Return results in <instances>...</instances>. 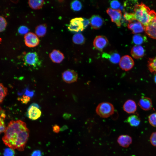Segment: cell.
I'll list each match as a JSON object with an SVG mask.
<instances>
[{
  "label": "cell",
  "mask_w": 156,
  "mask_h": 156,
  "mask_svg": "<svg viewBox=\"0 0 156 156\" xmlns=\"http://www.w3.org/2000/svg\"><path fill=\"white\" fill-rule=\"evenodd\" d=\"M29 132L24 122L20 120H11L6 127L2 140L9 148L23 151L27 141Z\"/></svg>",
  "instance_id": "obj_1"
},
{
  "label": "cell",
  "mask_w": 156,
  "mask_h": 156,
  "mask_svg": "<svg viewBox=\"0 0 156 156\" xmlns=\"http://www.w3.org/2000/svg\"><path fill=\"white\" fill-rule=\"evenodd\" d=\"M132 13L134 20L138 21L144 26L148 25L156 17V13L142 3H138Z\"/></svg>",
  "instance_id": "obj_2"
},
{
  "label": "cell",
  "mask_w": 156,
  "mask_h": 156,
  "mask_svg": "<svg viewBox=\"0 0 156 156\" xmlns=\"http://www.w3.org/2000/svg\"><path fill=\"white\" fill-rule=\"evenodd\" d=\"M97 114L103 118H107L113 114L114 108L113 105L108 102H103L99 104L96 109Z\"/></svg>",
  "instance_id": "obj_3"
},
{
  "label": "cell",
  "mask_w": 156,
  "mask_h": 156,
  "mask_svg": "<svg viewBox=\"0 0 156 156\" xmlns=\"http://www.w3.org/2000/svg\"><path fill=\"white\" fill-rule=\"evenodd\" d=\"M83 18L77 17L72 19L70 21L68 28L73 32H78L82 31L84 29L83 24Z\"/></svg>",
  "instance_id": "obj_4"
},
{
  "label": "cell",
  "mask_w": 156,
  "mask_h": 156,
  "mask_svg": "<svg viewBox=\"0 0 156 156\" xmlns=\"http://www.w3.org/2000/svg\"><path fill=\"white\" fill-rule=\"evenodd\" d=\"M24 60L26 64L34 67L40 65L41 63L38 55L35 52L27 53L24 57Z\"/></svg>",
  "instance_id": "obj_5"
},
{
  "label": "cell",
  "mask_w": 156,
  "mask_h": 156,
  "mask_svg": "<svg viewBox=\"0 0 156 156\" xmlns=\"http://www.w3.org/2000/svg\"><path fill=\"white\" fill-rule=\"evenodd\" d=\"M106 12L111 18L112 22L115 23L118 26H120L122 16L121 11L119 9L115 10L108 8Z\"/></svg>",
  "instance_id": "obj_6"
},
{
  "label": "cell",
  "mask_w": 156,
  "mask_h": 156,
  "mask_svg": "<svg viewBox=\"0 0 156 156\" xmlns=\"http://www.w3.org/2000/svg\"><path fill=\"white\" fill-rule=\"evenodd\" d=\"M119 63L120 67L125 71L131 70L134 65L133 60L129 55H125L122 56L120 59Z\"/></svg>",
  "instance_id": "obj_7"
},
{
  "label": "cell",
  "mask_w": 156,
  "mask_h": 156,
  "mask_svg": "<svg viewBox=\"0 0 156 156\" xmlns=\"http://www.w3.org/2000/svg\"><path fill=\"white\" fill-rule=\"evenodd\" d=\"M24 40L25 45L30 47L37 46L39 43V40L37 36L32 32H29L25 34Z\"/></svg>",
  "instance_id": "obj_8"
},
{
  "label": "cell",
  "mask_w": 156,
  "mask_h": 156,
  "mask_svg": "<svg viewBox=\"0 0 156 156\" xmlns=\"http://www.w3.org/2000/svg\"><path fill=\"white\" fill-rule=\"evenodd\" d=\"M62 78L66 83H71L77 81L78 78V74L73 70L68 69L62 73Z\"/></svg>",
  "instance_id": "obj_9"
},
{
  "label": "cell",
  "mask_w": 156,
  "mask_h": 156,
  "mask_svg": "<svg viewBox=\"0 0 156 156\" xmlns=\"http://www.w3.org/2000/svg\"><path fill=\"white\" fill-rule=\"evenodd\" d=\"M28 118L32 120H35L39 118L41 115V112L36 105H31L29 107L27 113Z\"/></svg>",
  "instance_id": "obj_10"
},
{
  "label": "cell",
  "mask_w": 156,
  "mask_h": 156,
  "mask_svg": "<svg viewBox=\"0 0 156 156\" xmlns=\"http://www.w3.org/2000/svg\"><path fill=\"white\" fill-rule=\"evenodd\" d=\"M108 43V40L106 37L103 36H99L94 39L93 45L95 49L101 51L107 45Z\"/></svg>",
  "instance_id": "obj_11"
},
{
  "label": "cell",
  "mask_w": 156,
  "mask_h": 156,
  "mask_svg": "<svg viewBox=\"0 0 156 156\" xmlns=\"http://www.w3.org/2000/svg\"><path fill=\"white\" fill-rule=\"evenodd\" d=\"M128 28L134 34L141 33L144 30V27L140 22L136 20L129 22Z\"/></svg>",
  "instance_id": "obj_12"
},
{
  "label": "cell",
  "mask_w": 156,
  "mask_h": 156,
  "mask_svg": "<svg viewBox=\"0 0 156 156\" xmlns=\"http://www.w3.org/2000/svg\"><path fill=\"white\" fill-rule=\"evenodd\" d=\"M144 27L147 34L150 37L156 39V21L153 20Z\"/></svg>",
  "instance_id": "obj_13"
},
{
  "label": "cell",
  "mask_w": 156,
  "mask_h": 156,
  "mask_svg": "<svg viewBox=\"0 0 156 156\" xmlns=\"http://www.w3.org/2000/svg\"><path fill=\"white\" fill-rule=\"evenodd\" d=\"M138 105L142 109L147 111L151 109L152 103L151 99L149 98L142 96L138 103Z\"/></svg>",
  "instance_id": "obj_14"
},
{
  "label": "cell",
  "mask_w": 156,
  "mask_h": 156,
  "mask_svg": "<svg viewBox=\"0 0 156 156\" xmlns=\"http://www.w3.org/2000/svg\"><path fill=\"white\" fill-rule=\"evenodd\" d=\"M123 110L128 114L134 113L137 109V105L135 102L131 99L127 100L123 105Z\"/></svg>",
  "instance_id": "obj_15"
},
{
  "label": "cell",
  "mask_w": 156,
  "mask_h": 156,
  "mask_svg": "<svg viewBox=\"0 0 156 156\" xmlns=\"http://www.w3.org/2000/svg\"><path fill=\"white\" fill-rule=\"evenodd\" d=\"M145 51L141 46L136 45L132 48L131 53L134 58L138 59L142 57L144 55Z\"/></svg>",
  "instance_id": "obj_16"
},
{
  "label": "cell",
  "mask_w": 156,
  "mask_h": 156,
  "mask_svg": "<svg viewBox=\"0 0 156 156\" xmlns=\"http://www.w3.org/2000/svg\"><path fill=\"white\" fill-rule=\"evenodd\" d=\"M90 23L92 27L95 29L100 28L102 25L103 21L102 18L98 15H94L90 19Z\"/></svg>",
  "instance_id": "obj_17"
},
{
  "label": "cell",
  "mask_w": 156,
  "mask_h": 156,
  "mask_svg": "<svg viewBox=\"0 0 156 156\" xmlns=\"http://www.w3.org/2000/svg\"><path fill=\"white\" fill-rule=\"evenodd\" d=\"M49 57L53 62L57 63H60L64 58L63 53L57 50H53L49 54Z\"/></svg>",
  "instance_id": "obj_18"
},
{
  "label": "cell",
  "mask_w": 156,
  "mask_h": 156,
  "mask_svg": "<svg viewBox=\"0 0 156 156\" xmlns=\"http://www.w3.org/2000/svg\"><path fill=\"white\" fill-rule=\"evenodd\" d=\"M117 142L121 146L127 148L129 146L132 142L131 138L127 135L120 136L117 139Z\"/></svg>",
  "instance_id": "obj_19"
},
{
  "label": "cell",
  "mask_w": 156,
  "mask_h": 156,
  "mask_svg": "<svg viewBox=\"0 0 156 156\" xmlns=\"http://www.w3.org/2000/svg\"><path fill=\"white\" fill-rule=\"evenodd\" d=\"M140 119L139 116L136 115H133L129 116L127 119V121L131 126L136 127L139 125Z\"/></svg>",
  "instance_id": "obj_20"
},
{
  "label": "cell",
  "mask_w": 156,
  "mask_h": 156,
  "mask_svg": "<svg viewBox=\"0 0 156 156\" xmlns=\"http://www.w3.org/2000/svg\"><path fill=\"white\" fill-rule=\"evenodd\" d=\"M147 39L145 36L139 34L134 35L132 39L133 43L137 45H140L146 42Z\"/></svg>",
  "instance_id": "obj_21"
},
{
  "label": "cell",
  "mask_w": 156,
  "mask_h": 156,
  "mask_svg": "<svg viewBox=\"0 0 156 156\" xmlns=\"http://www.w3.org/2000/svg\"><path fill=\"white\" fill-rule=\"evenodd\" d=\"M103 55L105 57L108 58L111 62L114 64L119 62L120 59V55L116 53H114L110 55L105 53Z\"/></svg>",
  "instance_id": "obj_22"
},
{
  "label": "cell",
  "mask_w": 156,
  "mask_h": 156,
  "mask_svg": "<svg viewBox=\"0 0 156 156\" xmlns=\"http://www.w3.org/2000/svg\"><path fill=\"white\" fill-rule=\"evenodd\" d=\"M28 3L31 8L34 10H38L42 7L44 1L43 0H29Z\"/></svg>",
  "instance_id": "obj_23"
},
{
  "label": "cell",
  "mask_w": 156,
  "mask_h": 156,
  "mask_svg": "<svg viewBox=\"0 0 156 156\" xmlns=\"http://www.w3.org/2000/svg\"><path fill=\"white\" fill-rule=\"evenodd\" d=\"M46 31L47 27L45 24L39 25L36 28V33L39 37L43 36L45 34Z\"/></svg>",
  "instance_id": "obj_24"
},
{
  "label": "cell",
  "mask_w": 156,
  "mask_h": 156,
  "mask_svg": "<svg viewBox=\"0 0 156 156\" xmlns=\"http://www.w3.org/2000/svg\"><path fill=\"white\" fill-rule=\"evenodd\" d=\"M148 67L151 73H156V57L149 58L148 61Z\"/></svg>",
  "instance_id": "obj_25"
},
{
  "label": "cell",
  "mask_w": 156,
  "mask_h": 156,
  "mask_svg": "<svg viewBox=\"0 0 156 156\" xmlns=\"http://www.w3.org/2000/svg\"><path fill=\"white\" fill-rule=\"evenodd\" d=\"M73 41L75 44H82L85 42V38L82 34L80 33H77L73 36Z\"/></svg>",
  "instance_id": "obj_26"
},
{
  "label": "cell",
  "mask_w": 156,
  "mask_h": 156,
  "mask_svg": "<svg viewBox=\"0 0 156 156\" xmlns=\"http://www.w3.org/2000/svg\"><path fill=\"white\" fill-rule=\"evenodd\" d=\"M8 89L3 85L0 83V104L3 101L7 94Z\"/></svg>",
  "instance_id": "obj_27"
},
{
  "label": "cell",
  "mask_w": 156,
  "mask_h": 156,
  "mask_svg": "<svg viewBox=\"0 0 156 156\" xmlns=\"http://www.w3.org/2000/svg\"><path fill=\"white\" fill-rule=\"evenodd\" d=\"M71 8L74 11H78L80 10L82 8L81 2L78 0H75L71 3Z\"/></svg>",
  "instance_id": "obj_28"
},
{
  "label": "cell",
  "mask_w": 156,
  "mask_h": 156,
  "mask_svg": "<svg viewBox=\"0 0 156 156\" xmlns=\"http://www.w3.org/2000/svg\"><path fill=\"white\" fill-rule=\"evenodd\" d=\"M148 120L151 126L156 127V112L151 114L148 117Z\"/></svg>",
  "instance_id": "obj_29"
},
{
  "label": "cell",
  "mask_w": 156,
  "mask_h": 156,
  "mask_svg": "<svg viewBox=\"0 0 156 156\" xmlns=\"http://www.w3.org/2000/svg\"><path fill=\"white\" fill-rule=\"evenodd\" d=\"M7 25V22L5 18L0 16V32L5 29Z\"/></svg>",
  "instance_id": "obj_30"
},
{
  "label": "cell",
  "mask_w": 156,
  "mask_h": 156,
  "mask_svg": "<svg viewBox=\"0 0 156 156\" xmlns=\"http://www.w3.org/2000/svg\"><path fill=\"white\" fill-rule=\"evenodd\" d=\"M110 5L112 8L115 10H118L120 6V3L117 0H113L110 3Z\"/></svg>",
  "instance_id": "obj_31"
},
{
  "label": "cell",
  "mask_w": 156,
  "mask_h": 156,
  "mask_svg": "<svg viewBox=\"0 0 156 156\" xmlns=\"http://www.w3.org/2000/svg\"><path fill=\"white\" fill-rule=\"evenodd\" d=\"M4 156H14L15 152L14 149L10 148H6L4 152Z\"/></svg>",
  "instance_id": "obj_32"
},
{
  "label": "cell",
  "mask_w": 156,
  "mask_h": 156,
  "mask_svg": "<svg viewBox=\"0 0 156 156\" xmlns=\"http://www.w3.org/2000/svg\"><path fill=\"white\" fill-rule=\"evenodd\" d=\"M28 31V28L25 26H20L18 29V33L21 34H26L27 33Z\"/></svg>",
  "instance_id": "obj_33"
},
{
  "label": "cell",
  "mask_w": 156,
  "mask_h": 156,
  "mask_svg": "<svg viewBox=\"0 0 156 156\" xmlns=\"http://www.w3.org/2000/svg\"><path fill=\"white\" fill-rule=\"evenodd\" d=\"M4 118L0 117V134L3 132H4L6 129Z\"/></svg>",
  "instance_id": "obj_34"
},
{
  "label": "cell",
  "mask_w": 156,
  "mask_h": 156,
  "mask_svg": "<svg viewBox=\"0 0 156 156\" xmlns=\"http://www.w3.org/2000/svg\"><path fill=\"white\" fill-rule=\"evenodd\" d=\"M150 140L152 145L156 146V132L152 133L150 138Z\"/></svg>",
  "instance_id": "obj_35"
},
{
  "label": "cell",
  "mask_w": 156,
  "mask_h": 156,
  "mask_svg": "<svg viewBox=\"0 0 156 156\" xmlns=\"http://www.w3.org/2000/svg\"><path fill=\"white\" fill-rule=\"evenodd\" d=\"M30 98L29 97L26 96H23L20 99V100L23 103L26 104L30 100Z\"/></svg>",
  "instance_id": "obj_36"
},
{
  "label": "cell",
  "mask_w": 156,
  "mask_h": 156,
  "mask_svg": "<svg viewBox=\"0 0 156 156\" xmlns=\"http://www.w3.org/2000/svg\"><path fill=\"white\" fill-rule=\"evenodd\" d=\"M90 23V20L87 18H84L83 21V24L84 29Z\"/></svg>",
  "instance_id": "obj_37"
},
{
  "label": "cell",
  "mask_w": 156,
  "mask_h": 156,
  "mask_svg": "<svg viewBox=\"0 0 156 156\" xmlns=\"http://www.w3.org/2000/svg\"><path fill=\"white\" fill-rule=\"evenodd\" d=\"M31 156H41V153L39 150L35 151L32 153Z\"/></svg>",
  "instance_id": "obj_38"
},
{
  "label": "cell",
  "mask_w": 156,
  "mask_h": 156,
  "mask_svg": "<svg viewBox=\"0 0 156 156\" xmlns=\"http://www.w3.org/2000/svg\"><path fill=\"white\" fill-rule=\"evenodd\" d=\"M53 131L56 133H58L60 130L59 127L57 125H55L53 127Z\"/></svg>",
  "instance_id": "obj_39"
},
{
  "label": "cell",
  "mask_w": 156,
  "mask_h": 156,
  "mask_svg": "<svg viewBox=\"0 0 156 156\" xmlns=\"http://www.w3.org/2000/svg\"><path fill=\"white\" fill-rule=\"evenodd\" d=\"M154 80L155 83H156V75H155L154 78Z\"/></svg>",
  "instance_id": "obj_40"
},
{
  "label": "cell",
  "mask_w": 156,
  "mask_h": 156,
  "mask_svg": "<svg viewBox=\"0 0 156 156\" xmlns=\"http://www.w3.org/2000/svg\"><path fill=\"white\" fill-rule=\"evenodd\" d=\"M153 20L156 21V17Z\"/></svg>",
  "instance_id": "obj_41"
}]
</instances>
